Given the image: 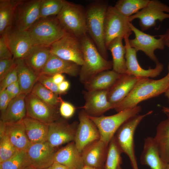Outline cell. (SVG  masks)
Wrapping results in <instances>:
<instances>
[{
    "instance_id": "obj_56",
    "label": "cell",
    "mask_w": 169,
    "mask_h": 169,
    "mask_svg": "<svg viewBox=\"0 0 169 169\" xmlns=\"http://www.w3.org/2000/svg\"><path fill=\"white\" fill-rule=\"evenodd\" d=\"M118 169H121L120 166L118 167Z\"/></svg>"
},
{
    "instance_id": "obj_10",
    "label": "cell",
    "mask_w": 169,
    "mask_h": 169,
    "mask_svg": "<svg viewBox=\"0 0 169 169\" xmlns=\"http://www.w3.org/2000/svg\"><path fill=\"white\" fill-rule=\"evenodd\" d=\"M129 18L131 23L139 19V25L143 32L155 26L157 20L162 22L169 19V6L158 0H150L146 7Z\"/></svg>"
},
{
    "instance_id": "obj_49",
    "label": "cell",
    "mask_w": 169,
    "mask_h": 169,
    "mask_svg": "<svg viewBox=\"0 0 169 169\" xmlns=\"http://www.w3.org/2000/svg\"><path fill=\"white\" fill-rule=\"evenodd\" d=\"M49 168L50 169H70L65 166L56 162H54Z\"/></svg>"
},
{
    "instance_id": "obj_30",
    "label": "cell",
    "mask_w": 169,
    "mask_h": 169,
    "mask_svg": "<svg viewBox=\"0 0 169 169\" xmlns=\"http://www.w3.org/2000/svg\"><path fill=\"white\" fill-rule=\"evenodd\" d=\"M122 37H118L113 40L107 46L112 57L113 70L120 74L127 73L125 55L126 49L123 44Z\"/></svg>"
},
{
    "instance_id": "obj_25",
    "label": "cell",
    "mask_w": 169,
    "mask_h": 169,
    "mask_svg": "<svg viewBox=\"0 0 169 169\" xmlns=\"http://www.w3.org/2000/svg\"><path fill=\"white\" fill-rule=\"evenodd\" d=\"M162 111L167 117L158 125L153 138L161 158L167 164L169 161V108L163 107Z\"/></svg>"
},
{
    "instance_id": "obj_41",
    "label": "cell",
    "mask_w": 169,
    "mask_h": 169,
    "mask_svg": "<svg viewBox=\"0 0 169 169\" xmlns=\"http://www.w3.org/2000/svg\"><path fill=\"white\" fill-rule=\"evenodd\" d=\"M18 80L17 65H16L0 81V91L5 90L9 85Z\"/></svg>"
},
{
    "instance_id": "obj_9",
    "label": "cell",
    "mask_w": 169,
    "mask_h": 169,
    "mask_svg": "<svg viewBox=\"0 0 169 169\" xmlns=\"http://www.w3.org/2000/svg\"><path fill=\"white\" fill-rule=\"evenodd\" d=\"M52 54L80 66L83 64L82 48L80 39L67 34L51 46Z\"/></svg>"
},
{
    "instance_id": "obj_23",
    "label": "cell",
    "mask_w": 169,
    "mask_h": 169,
    "mask_svg": "<svg viewBox=\"0 0 169 169\" xmlns=\"http://www.w3.org/2000/svg\"><path fill=\"white\" fill-rule=\"evenodd\" d=\"M79 65L70 61L63 59L51 54L41 74L53 76L57 74H66L72 77L79 74Z\"/></svg>"
},
{
    "instance_id": "obj_18",
    "label": "cell",
    "mask_w": 169,
    "mask_h": 169,
    "mask_svg": "<svg viewBox=\"0 0 169 169\" xmlns=\"http://www.w3.org/2000/svg\"><path fill=\"white\" fill-rule=\"evenodd\" d=\"M76 129L60 118L49 125L47 141L54 147L74 141Z\"/></svg>"
},
{
    "instance_id": "obj_15",
    "label": "cell",
    "mask_w": 169,
    "mask_h": 169,
    "mask_svg": "<svg viewBox=\"0 0 169 169\" xmlns=\"http://www.w3.org/2000/svg\"><path fill=\"white\" fill-rule=\"evenodd\" d=\"M4 33L13 58L24 59L26 57L33 46L27 31L19 30L13 26Z\"/></svg>"
},
{
    "instance_id": "obj_33",
    "label": "cell",
    "mask_w": 169,
    "mask_h": 169,
    "mask_svg": "<svg viewBox=\"0 0 169 169\" xmlns=\"http://www.w3.org/2000/svg\"><path fill=\"white\" fill-rule=\"evenodd\" d=\"M18 0H0V35L13 26L15 10Z\"/></svg>"
},
{
    "instance_id": "obj_1",
    "label": "cell",
    "mask_w": 169,
    "mask_h": 169,
    "mask_svg": "<svg viewBox=\"0 0 169 169\" xmlns=\"http://www.w3.org/2000/svg\"><path fill=\"white\" fill-rule=\"evenodd\" d=\"M169 86V77L167 75L158 80L141 78L128 95L116 104L114 109L117 112L138 106L144 100L165 93Z\"/></svg>"
},
{
    "instance_id": "obj_37",
    "label": "cell",
    "mask_w": 169,
    "mask_h": 169,
    "mask_svg": "<svg viewBox=\"0 0 169 169\" xmlns=\"http://www.w3.org/2000/svg\"><path fill=\"white\" fill-rule=\"evenodd\" d=\"M29 166L27 151H20L8 160L0 163V169H24Z\"/></svg>"
},
{
    "instance_id": "obj_19",
    "label": "cell",
    "mask_w": 169,
    "mask_h": 169,
    "mask_svg": "<svg viewBox=\"0 0 169 169\" xmlns=\"http://www.w3.org/2000/svg\"><path fill=\"white\" fill-rule=\"evenodd\" d=\"M108 90L85 91V103L82 108L89 116L98 117L106 111L114 108L108 101Z\"/></svg>"
},
{
    "instance_id": "obj_55",
    "label": "cell",
    "mask_w": 169,
    "mask_h": 169,
    "mask_svg": "<svg viewBox=\"0 0 169 169\" xmlns=\"http://www.w3.org/2000/svg\"><path fill=\"white\" fill-rule=\"evenodd\" d=\"M166 169H169V161L167 164Z\"/></svg>"
},
{
    "instance_id": "obj_24",
    "label": "cell",
    "mask_w": 169,
    "mask_h": 169,
    "mask_svg": "<svg viewBox=\"0 0 169 169\" xmlns=\"http://www.w3.org/2000/svg\"><path fill=\"white\" fill-rule=\"evenodd\" d=\"M26 95L21 93L12 99L4 111L1 114L0 120L6 123L23 121L27 116Z\"/></svg>"
},
{
    "instance_id": "obj_4",
    "label": "cell",
    "mask_w": 169,
    "mask_h": 169,
    "mask_svg": "<svg viewBox=\"0 0 169 169\" xmlns=\"http://www.w3.org/2000/svg\"><path fill=\"white\" fill-rule=\"evenodd\" d=\"M56 17L67 33L79 38L87 34L86 9L81 5L64 0L61 9Z\"/></svg>"
},
{
    "instance_id": "obj_28",
    "label": "cell",
    "mask_w": 169,
    "mask_h": 169,
    "mask_svg": "<svg viewBox=\"0 0 169 169\" xmlns=\"http://www.w3.org/2000/svg\"><path fill=\"white\" fill-rule=\"evenodd\" d=\"M51 54L50 47L34 46L29 54L23 59L28 67L39 76Z\"/></svg>"
},
{
    "instance_id": "obj_42",
    "label": "cell",
    "mask_w": 169,
    "mask_h": 169,
    "mask_svg": "<svg viewBox=\"0 0 169 169\" xmlns=\"http://www.w3.org/2000/svg\"><path fill=\"white\" fill-rule=\"evenodd\" d=\"M16 64V59L13 58L0 59V81H1Z\"/></svg>"
},
{
    "instance_id": "obj_35",
    "label": "cell",
    "mask_w": 169,
    "mask_h": 169,
    "mask_svg": "<svg viewBox=\"0 0 169 169\" xmlns=\"http://www.w3.org/2000/svg\"><path fill=\"white\" fill-rule=\"evenodd\" d=\"M122 152L116 142L114 136L110 141L103 169H118L122 163L121 154Z\"/></svg>"
},
{
    "instance_id": "obj_17",
    "label": "cell",
    "mask_w": 169,
    "mask_h": 169,
    "mask_svg": "<svg viewBox=\"0 0 169 169\" xmlns=\"http://www.w3.org/2000/svg\"><path fill=\"white\" fill-rule=\"evenodd\" d=\"M130 35L124 38L126 49L125 58L127 73L138 78H155L159 75L163 69V64L160 63L156 64L154 68L147 69L142 68L139 63L136 57L137 52L130 45Z\"/></svg>"
},
{
    "instance_id": "obj_40",
    "label": "cell",
    "mask_w": 169,
    "mask_h": 169,
    "mask_svg": "<svg viewBox=\"0 0 169 169\" xmlns=\"http://www.w3.org/2000/svg\"><path fill=\"white\" fill-rule=\"evenodd\" d=\"M37 81L45 88L58 95H62L59 91L58 86L53 81L52 76L41 74L38 77Z\"/></svg>"
},
{
    "instance_id": "obj_47",
    "label": "cell",
    "mask_w": 169,
    "mask_h": 169,
    "mask_svg": "<svg viewBox=\"0 0 169 169\" xmlns=\"http://www.w3.org/2000/svg\"><path fill=\"white\" fill-rule=\"evenodd\" d=\"M59 91L62 94L66 93V92L70 87L69 82L64 80L58 85Z\"/></svg>"
},
{
    "instance_id": "obj_36",
    "label": "cell",
    "mask_w": 169,
    "mask_h": 169,
    "mask_svg": "<svg viewBox=\"0 0 169 169\" xmlns=\"http://www.w3.org/2000/svg\"><path fill=\"white\" fill-rule=\"evenodd\" d=\"M31 93L55 107L59 108L62 100L59 95L45 88L38 81L34 84Z\"/></svg>"
},
{
    "instance_id": "obj_3",
    "label": "cell",
    "mask_w": 169,
    "mask_h": 169,
    "mask_svg": "<svg viewBox=\"0 0 169 169\" xmlns=\"http://www.w3.org/2000/svg\"><path fill=\"white\" fill-rule=\"evenodd\" d=\"M108 6L106 2L97 1L90 3L85 9L87 33L106 59L108 53L104 39V21Z\"/></svg>"
},
{
    "instance_id": "obj_51",
    "label": "cell",
    "mask_w": 169,
    "mask_h": 169,
    "mask_svg": "<svg viewBox=\"0 0 169 169\" xmlns=\"http://www.w3.org/2000/svg\"><path fill=\"white\" fill-rule=\"evenodd\" d=\"M165 96L167 98L169 104V86L164 93Z\"/></svg>"
},
{
    "instance_id": "obj_20",
    "label": "cell",
    "mask_w": 169,
    "mask_h": 169,
    "mask_svg": "<svg viewBox=\"0 0 169 169\" xmlns=\"http://www.w3.org/2000/svg\"><path fill=\"white\" fill-rule=\"evenodd\" d=\"M140 78L127 73L120 74L119 78L108 90V101L114 108L128 95Z\"/></svg>"
},
{
    "instance_id": "obj_46",
    "label": "cell",
    "mask_w": 169,
    "mask_h": 169,
    "mask_svg": "<svg viewBox=\"0 0 169 169\" xmlns=\"http://www.w3.org/2000/svg\"><path fill=\"white\" fill-rule=\"evenodd\" d=\"M5 90L12 99L21 93V89L18 81L9 85Z\"/></svg>"
},
{
    "instance_id": "obj_48",
    "label": "cell",
    "mask_w": 169,
    "mask_h": 169,
    "mask_svg": "<svg viewBox=\"0 0 169 169\" xmlns=\"http://www.w3.org/2000/svg\"><path fill=\"white\" fill-rule=\"evenodd\" d=\"M52 79L53 82L58 85L65 80V78L63 74H57L52 76Z\"/></svg>"
},
{
    "instance_id": "obj_38",
    "label": "cell",
    "mask_w": 169,
    "mask_h": 169,
    "mask_svg": "<svg viewBox=\"0 0 169 169\" xmlns=\"http://www.w3.org/2000/svg\"><path fill=\"white\" fill-rule=\"evenodd\" d=\"M64 0H41L40 18L56 16L61 11Z\"/></svg>"
},
{
    "instance_id": "obj_31",
    "label": "cell",
    "mask_w": 169,
    "mask_h": 169,
    "mask_svg": "<svg viewBox=\"0 0 169 169\" xmlns=\"http://www.w3.org/2000/svg\"><path fill=\"white\" fill-rule=\"evenodd\" d=\"M120 75L113 70L102 72L84 84L85 88L88 91L108 90Z\"/></svg>"
},
{
    "instance_id": "obj_16",
    "label": "cell",
    "mask_w": 169,
    "mask_h": 169,
    "mask_svg": "<svg viewBox=\"0 0 169 169\" xmlns=\"http://www.w3.org/2000/svg\"><path fill=\"white\" fill-rule=\"evenodd\" d=\"M55 148L47 141L32 143L26 151L30 166L38 169L49 168L54 162Z\"/></svg>"
},
{
    "instance_id": "obj_27",
    "label": "cell",
    "mask_w": 169,
    "mask_h": 169,
    "mask_svg": "<svg viewBox=\"0 0 169 169\" xmlns=\"http://www.w3.org/2000/svg\"><path fill=\"white\" fill-rule=\"evenodd\" d=\"M140 161L151 169H166L167 164L161 158L153 137H148L145 140Z\"/></svg>"
},
{
    "instance_id": "obj_45",
    "label": "cell",
    "mask_w": 169,
    "mask_h": 169,
    "mask_svg": "<svg viewBox=\"0 0 169 169\" xmlns=\"http://www.w3.org/2000/svg\"><path fill=\"white\" fill-rule=\"evenodd\" d=\"M12 99L6 90L0 91L1 114L4 111Z\"/></svg>"
},
{
    "instance_id": "obj_14",
    "label": "cell",
    "mask_w": 169,
    "mask_h": 169,
    "mask_svg": "<svg viewBox=\"0 0 169 169\" xmlns=\"http://www.w3.org/2000/svg\"><path fill=\"white\" fill-rule=\"evenodd\" d=\"M79 123L76 130L74 141L82 153L89 144L100 139V135L97 127L84 110L79 112Z\"/></svg>"
},
{
    "instance_id": "obj_26",
    "label": "cell",
    "mask_w": 169,
    "mask_h": 169,
    "mask_svg": "<svg viewBox=\"0 0 169 169\" xmlns=\"http://www.w3.org/2000/svg\"><path fill=\"white\" fill-rule=\"evenodd\" d=\"M5 123L4 133L18 151H27L32 144L26 134L23 121Z\"/></svg>"
},
{
    "instance_id": "obj_21",
    "label": "cell",
    "mask_w": 169,
    "mask_h": 169,
    "mask_svg": "<svg viewBox=\"0 0 169 169\" xmlns=\"http://www.w3.org/2000/svg\"><path fill=\"white\" fill-rule=\"evenodd\" d=\"M108 145L99 139L87 146L81 153L84 166L103 169Z\"/></svg>"
},
{
    "instance_id": "obj_8",
    "label": "cell",
    "mask_w": 169,
    "mask_h": 169,
    "mask_svg": "<svg viewBox=\"0 0 169 169\" xmlns=\"http://www.w3.org/2000/svg\"><path fill=\"white\" fill-rule=\"evenodd\" d=\"M130 23L129 18L122 15L114 6H108L104 21V39L106 48L115 38H124L125 36L131 34Z\"/></svg>"
},
{
    "instance_id": "obj_54",
    "label": "cell",
    "mask_w": 169,
    "mask_h": 169,
    "mask_svg": "<svg viewBox=\"0 0 169 169\" xmlns=\"http://www.w3.org/2000/svg\"><path fill=\"white\" fill-rule=\"evenodd\" d=\"M167 46L169 49V45H167ZM168 73L167 74V75L169 77V63L168 66Z\"/></svg>"
},
{
    "instance_id": "obj_22",
    "label": "cell",
    "mask_w": 169,
    "mask_h": 169,
    "mask_svg": "<svg viewBox=\"0 0 169 169\" xmlns=\"http://www.w3.org/2000/svg\"><path fill=\"white\" fill-rule=\"evenodd\" d=\"M54 162L63 165L70 169H82L84 166L82 153L77 149L74 141L56 151Z\"/></svg>"
},
{
    "instance_id": "obj_50",
    "label": "cell",
    "mask_w": 169,
    "mask_h": 169,
    "mask_svg": "<svg viewBox=\"0 0 169 169\" xmlns=\"http://www.w3.org/2000/svg\"><path fill=\"white\" fill-rule=\"evenodd\" d=\"M162 35L164 37L165 46L169 45V28L167 29L164 34H162Z\"/></svg>"
},
{
    "instance_id": "obj_52",
    "label": "cell",
    "mask_w": 169,
    "mask_h": 169,
    "mask_svg": "<svg viewBox=\"0 0 169 169\" xmlns=\"http://www.w3.org/2000/svg\"><path fill=\"white\" fill-rule=\"evenodd\" d=\"M82 169H102L93 167L88 166H84Z\"/></svg>"
},
{
    "instance_id": "obj_11",
    "label": "cell",
    "mask_w": 169,
    "mask_h": 169,
    "mask_svg": "<svg viewBox=\"0 0 169 169\" xmlns=\"http://www.w3.org/2000/svg\"><path fill=\"white\" fill-rule=\"evenodd\" d=\"M130 28L135 34V38L129 39L131 47L137 52L141 51L144 52L156 64L159 62L154 52L156 49L163 50L165 46L162 34L159 35V38L156 36L152 35L139 30L132 23H130Z\"/></svg>"
},
{
    "instance_id": "obj_6",
    "label": "cell",
    "mask_w": 169,
    "mask_h": 169,
    "mask_svg": "<svg viewBox=\"0 0 169 169\" xmlns=\"http://www.w3.org/2000/svg\"><path fill=\"white\" fill-rule=\"evenodd\" d=\"M150 110L142 115H137L130 118L119 128L114 136L115 139L122 153L128 157L133 169H139L135 150L134 134L141 120L151 115Z\"/></svg>"
},
{
    "instance_id": "obj_32",
    "label": "cell",
    "mask_w": 169,
    "mask_h": 169,
    "mask_svg": "<svg viewBox=\"0 0 169 169\" xmlns=\"http://www.w3.org/2000/svg\"><path fill=\"white\" fill-rule=\"evenodd\" d=\"M16 62L21 93L27 95L31 92L39 76L28 67L23 59H16Z\"/></svg>"
},
{
    "instance_id": "obj_53",
    "label": "cell",
    "mask_w": 169,
    "mask_h": 169,
    "mask_svg": "<svg viewBox=\"0 0 169 169\" xmlns=\"http://www.w3.org/2000/svg\"><path fill=\"white\" fill-rule=\"evenodd\" d=\"M49 167L48 168L45 169H50ZM24 169H37V168H34V167L29 166H28V167H26Z\"/></svg>"
},
{
    "instance_id": "obj_34",
    "label": "cell",
    "mask_w": 169,
    "mask_h": 169,
    "mask_svg": "<svg viewBox=\"0 0 169 169\" xmlns=\"http://www.w3.org/2000/svg\"><path fill=\"white\" fill-rule=\"evenodd\" d=\"M150 0H119L114 7L121 14L128 18L146 7Z\"/></svg>"
},
{
    "instance_id": "obj_13",
    "label": "cell",
    "mask_w": 169,
    "mask_h": 169,
    "mask_svg": "<svg viewBox=\"0 0 169 169\" xmlns=\"http://www.w3.org/2000/svg\"><path fill=\"white\" fill-rule=\"evenodd\" d=\"M41 0H18L14 13L13 26L27 31L40 18Z\"/></svg>"
},
{
    "instance_id": "obj_7",
    "label": "cell",
    "mask_w": 169,
    "mask_h": 169,
    "mask_svg": "<svg viewBox=\"0 0 169 169\" xmlns=\"http://www.w3.org/2000/svg\"><path fill=\"white\" fill-rule=\"evenodd\" d=\"M141 110V106L138 105L124 110L110 116L98 117L88 116L99 131L100 139L109 145L120 126L130 118L138 114Z\"/></svg>"
},
{
    "instance_id": "obj_2",
    "label": "cell",
    "mask_w": 169,
    "mask_h": 169,
    "mask_svg": "<svg viewBox=\"0 0 169 169\" xmlns=\"http://www.w3.org/2000/svg\"><path fill=\"white\" fill-rule=\"evenodd\" d=\"M79 38L82 48L84 63L79 72V79L84 84L99 73L112 68V62L101 55L87 34Z\"/></svg>"
},
{
    "instance_id": "obj_39",
    "label": "cell",
    "mask_w": 169,
    "mask_h": 169,
    "mask_svg": "<svg viewBox=\"0 0 169 169\" xmlns=\"http://www.w3.org/2000/svg\"><path fill=\"white\" fill-rule=\"evenodd\" d=\"M18 151L5 134L0 136V163L9 159Z\"/></svg>"
},
{
    "instance_id": "obj_29",
    "label": "cell",
    "mask_w": 169,
    "mask_h": 169,
    "mask_svg": "<svg viewBox=\"0 0 169 169\" xmlns=\"http://www.w3.org/2000/svg\"><path fill=\"white\" fill-rule=\"evenodd\" d=\"M23 121L28 137L32 143L47 141L49 124L27 116Z\"/></svg>"
},
{
    "instance_id": "obj_12",
    "label": "cell",
    "mask_w": 169,
    "mask_h": 169,
    "mask_svg": "<svg viewBox=\"0 0 169 169\" xmlns=\"http://www.w3.org/2000/svg\"><path fill=\"white\" fill-rule=\"evenodd\" d=\"M25 99L27 117L49 125L60 118L59 108L51 106L31 92Z\"/></svg>"
},
{
    "instance_id": "obj_5",
    "label": "cell",
    "mask_w": 169,
    "mask_h": 169,
    "mask_svg": "<svg viewBox=\"0 0 169 169\" xmlns=\"http://www.w3.org/2000/svg\"><path fill=\"white\" fill-rule=\"evenodd\" d=\"M33 45L50 47L67 33L56 16L40 18L27 30Z\"/></svg>"
},
{
    "instance_id": "obj_44",
    "label": "cell",
    "mask_w": 169,
    "mask_h": 169,
    "mask_svg": "<svg viewBox=\"0 0 169 169\" xmlns=\"http://www.w3.org/2000/svg\"><path fill=\"white\" fill-rule=\"evenodd\" d=\"M75 107L72 104L63 100L59 108L60 115L65 119L72 117L75 113Z\"/></svg>"
},
{
    "instance_id": "obj_43",
    "label": "cell",
    "mask_w": 169,
    "mask_h": 169,
    "mask_svg": "<svg viewBox=\"0 0 169 169\" xmlns=\"http://www.w3.org/2000/svg\"><path fill=\"white\" fill-rule=\"evenodd\" d=\"M13 56L9 47L5 33L0 37V59L13 58Z\"/></svg>"
}]
</instances>
